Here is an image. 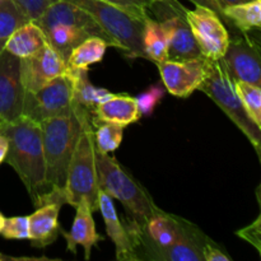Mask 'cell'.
Returning <instances> with one entry per match:
<instances>
[{"label":"cell","mask_w":261,"mask_h":261,"mask_svg":"<svg viewBox=\"0 0 261 261\" xmlns=\"http://www.w3.org/2000/svg\"><path fill=\"white\" fill-rule=\"evenodd\" d=\"M191 3H194L195 5H203V7H206V8H211V9H213L214 12L217 13V14L221 17V19L223 20L224 24L227 25V22H226V18H224V14H223V9H222L221 7L218 5V3L216 2V0H190Z\"/></svg>","instance_id":"34"},{"label":"cell","mask_w":261,"mask_h":261,"mask_svg":"<svg viewBox=\"0 0 261 261\" xmlns=\"http://www.w3.org/2000/svg\"><path fill=\"white\" fill-rule=\"evenodd\" d=\"M237 94L252 121L261 127V88L244 81H233Z\"/></svg>","instance_id":"26"},{"label":"cell","mask_w":261,"mask_h":261,"mask_svg":"<svg viewBox=\"0 0 261 261\" xmlns=\"http://www.w3.org/2000/svg\"><path fill=\"white\" fill-rule=\"evenodd\" d=\"M222 59L233 81H244L261 87L260 47L249 33L241 32V35L229 38Z\"/></svg>","instance_id":"10"},{"label":"cell","mask_w":261,"mask_h":261,"mask_svg":"<svg viewBox=\"0 0 261 261\" xmlns=\"http://www.w3.org/2000/svg\"><path fill=\"white\" fill-rule=\"evenodd\" d=\"M218 3L219 7L222 9H224L226 7H229V5H234V4H240V3H246V2H251V0H216Z\"/></svg>","instance_id":"36"},{"label":"cell","mask_w":261,"mask_h":261,"mask_svg":"<svg viewBox=\"0 0 261 261\" xmlns=\"http://www.w3.org/2000/svg\"><path fill=\"white\" fill-rule=\"evenodd\" d=\"M24 88L20 78V59L7 50L0 53V122L22 116Z\"/></svg>","instance_id":"11"},{"label":"cell","mask_w":261,"mask_h":261,"mask_svg":"<svg viewBox=\"0 0 261 261\" xmlns=\"http://www.w3.org/2000/svg\"><path fill=\"white\" fill-rule=\"evenodd\" d=\"M227 25H233L240 32L259 31L261 27V0L240 3L223 9Z\"/></svg>","instance_id":"23"},{"label":"cell","mask_w":261,"mask_h":261,"mask_svg":"<svg viewBox=\"0 0 261 261\" xmlns=\"http://www.w3.org/2000/svg\"><path fill=\"white\" fill-rule=\"evenodd\" d=\"M186 12L188 9L177 0H152L148 7L149 15H154L167 35V60H189L203 56L186 19Z\"/></svg>","instance_id":"7"},{"label":"cell","mask_w":261,"mask_h":261,"mask_svg":"<svg viewBox=\"0 0 261 261\" xmlns=\"http://www.w3.org/2000/svg\"><path fill=\"white\" fill-rule=\"evenodd\" d=\"M166 88L160 83L152 84L145 92L135 97L138 109H139L142 116H149L154 112L155 107L158 106L162 98L165 97Z\"/></svg>","instance_id":"28"},{"label":"cell","mask_w":261,"mask_h":261,"mask_svg":"<svg viewBox=\"0 0 261 261\" xmlns=\"http://www.w3.org/2000/svg\"><path fill=\"white\" fill-rule=\"evenodd\" d=\"M143 50L145 59H149L154 64L168 59V41L165 28L150 15L143 22Z\"/></svg>","instance_id":"21"},{"label":"cell","mask_w":261,"mask_h":261,"mask_svg":"<svg viewBox=\"0 0 261 261\" xmlns=\"http://www.w3.org/2000/svg\"><path fill=\"white\" fill-rule=\"evenodd\" d=\"M103 2L122 8L126 12L134 14L135 17L144 20L149 15L148 7L152 3V0H103Z\"/></svg>","instance_id":"31"},{"label":"cell","mask_w":261,"mask_h":261,"mask_svg":"<svg viewBox=\"0 0 261 261\" xmlns=\"http://www.w3.org/2000/svg\"><path fill=\"white\" fill-rule=\"evenodd\" d=\"M92 126L93 130L94 148L102 153L115 152L121 145L124 127L111 122L99 121L92 115Z\"/></svg>","instance_id":"25"},{"label":"cell","mask_w":261,"mask_h":261,"mask_svg":"<svg viewBox=\"0 0 261 261\" xmlns=\"http://www.w3.org/2000/svg\"><path fill=\"white\" fill-rule=\"evenodd\" d=\"M79 109L82 117V132L69 163L64 198L65 204L74 208L78 205L79 201L84 200L93 213L98 211L99 188L94 158L92 112L81 105Z\"/></svg>","instance_id":"3"},{"label":"cell","mask_w":261,"mask_h":261,"mask_svg":"<svg viewBox=\"0 0 261 261\" xmlns=\"http://www.w3.org/2000/svg\"><path fill=\"white\" fill-rule=\"evenodd\" d=\"M18 5L28 20H36L56 0H13Z\"/></svg>","instance_id":"30"},{"label":"cell","mask_w":261,"mask_h":261,"mask_svg":"<svg viewBox=\"0 0 261 261\" xmlns=\"http://www.w3.org/2000/svg\"><path fill=\"white\" fill-rule=\"evenodd\" d=\"M203 256L204 261H231L232 259L223 251L221 250V247L217 244H214L213 241L209 242L203 250Z\"/></svg>","instance_id":"33"},{"label":"cell","mask_w":261,"mask_h":261,"mask_svg":"<svg viewBox=\"0 0 261 261\" xmlns=\"http://www.w3.org/2000/svg\"><path fill=\"white\" fill-rule=\"evenodd\" d=\"M5 41H7V38H0V53H2V51L4 50Z\"/></svg>","instance_id":"39"},{"label":"cell","mask_w":261,"mask_h":261,"mask_svg":"<svg viewBox=\"0 0 261 261\" xmlns=\"http://www.w3.org/2000/svg\"><path fill=\"white\" fill-rule=\"evenodd\" d=\"M94 158L99 190L119 200L133 221L144 224L158 209L149 193L109 153L94 148Z\"/></svg>","instance_id":"4"},{"label":"cell","mask_w":261,"mask_h":261,"mask_svg":"<svg viewBox=\"0 0 261 261\" xmlns=\"http://www.w3.org/2000/svg\"><path fill=\"white\" fill-rule=\"evenodd\" d=\"M36 23L42 31L56 24V23L75 25V27L86 31L91 37H99L106 41L109 46L116 47V43L114 42V40L105 32L103 28L93 19V17L88 12L76 7L73 3L66 2V0H56V2H54L42 13V15L36 20Z\"/></svg>","instance_id":"14"},{"label":"cell","mask_w":261,"mask_h":261,"mask_svg":"<svg viewBox=\"0 0 261 261\" xmlns=\"http://www.w3.org/2000/svg\"><path fill=\"white\" fill-rule=\"evenodd\" d=\"M92 115L99 121L111 122L122 127L135 124L142 117L135 97L129 94H114L110 99L97 105L92 110Z\"/></svg>","instance_id":"18"},{"label":"cell","mask_w":261,"mask_h":261,"mask_svg":"<svg viewBox=\"0 0 261 261\" xmlns=\"http://www.w3.org/2000/svg\"><path fill=\"white\" fill-rule=\"evenodd\" d=\"M61 204L47 203L37 206L35 213L28 216L30 224V241L33 247L43 249L54 244L61 234V226L59 222Z\"/></svg>","instance_id":"17"},{"label":"cell","mask_w":261,"mask_h":261,"mask_svg":"<svg viewBox=\"0 0 261 261\" xmlns=\"http://www.w3.org/2000/svg\"><path fill=\"white\" fill-rule=\"evenodd\" d=\"M0 234L7 240H28L30 239L28 217L5 218L4 227H3Z\"/></svg>","instance_id":"29"},{"label":"cell","mask_w":261,"mask_h":261,"mask_svg":"<svg viewBox=\"0 0 261 261\" xmlns=\"http://www.w3.org/2000/svg\"><path fill=\"white\" fill-rule=\"evenodd\" d=\"M8 153V139L0 133V165L5 161Z\"/></svg>","instance_id":"35"},{"label":"cell","mask_w":261,"mask_h":261,"mask_svg":"<svg viewBox=\"0 0 261 261\" xmlns=\"http://www.w3.org/2000/svg\"><path fill=\"white\" fill-rule=\"evenodd\" d=\"M74 109L73 78L68 73L58 76L36 92H24L22 115L42 122L68 115Z\"/></svg>","instance_id":"8"},{"label":"cell","mask_w":261,"mask_h":261,"mask_svg":"<svg viewBox=\"0 0 261 261\" xmlns=\"http://www.w3.org/2000/svg\"><path fill=\"white\" fill-rule=\"evenodd\" d=\"M76 213L74 217L73 226L70 232L61 229V234L66 241V250L71 254H76V247L82 246L84 249V259H91V252L93 247L98 246V242L103 241V236L97 233L94 219L92 217V211L84 200L79 201L75 206Z\"/></svg>","instance_id":"16"},{"label":"cell","mask_w":261,"mask_h":261,"mask_svg":"<svg viewBox=\"0 0 261 261\" xmlns=\"http://www.w3.org/2000/svg\"><path fill=\"white\" fill-rule=\"evenodd\" d=\"M42 133L46 184L48 191L64 194L69 163L82 132L79 105L74 102L70 114L51 117L40 122Z\"/></svg>","instance_id":"2"},{"label":"cell","mask_w":261,"mask_h":261,"mask_svg":"<svg viewBox=\"0 0 261 261\" xmlns=\"http://www.w3.org/2000/svg\"><path fill=\"white\" fill-rule=\"evenodd\" d=\"M109 43L99 37H88L73 48L66 59L69 70L88 69L92 64L101 63L105 58Z\"/></svg>","instance_id":"24"},{"label":"cell","mask_w":261,"mask_h":261,"mask_svg":"<svg viewBox=\"0 0 261 261\" xmlns=\"http://www.w3.org/2000/svg\"><path fill=\"white\" fill-rule=\"evenodd\" d=\"M98 211L103 218L107 234L116 249V259L119 261H138L126 223L120 219L115 208L114 199L101 190L98 194Z\"/></svg>","instance_id":"15"},{"label":"cell","mask_w":261,"mask_h":261,"mask_svg":"<svg viewBox=\"0 0 261 261\" xmlns=\"http://www.w3.org/2000/svg\"><path fill=\"white\" fill-rule=\"evenodd\" d=\"M47 43L45 33L33 20H28L13 31L5 41L4 48L19 59L38 53Z\"/></svg>","instance_id":"19"},{"label":"cell","mask_w":261,"mask_h":261,"mask_svg":"<svg viewBox=\"0 0 261 261\" xmlns=\"http://www.w3.org/2000/svg\"><path fill=\"white\" fill-rule=\"evenodd\" d=\"M198 89L218 105L228 119L244 133L260 157L261 127L247 115L223 59H205V73Z\"/></svg>","instance_id":"5"},{"label":"cell","mask_w":261,"mask_h":261,"mask_svg":"<svg viewBox=\"0 0 261 261\" xmlns=\"http://www.w3.org/2000/svg\"><path fill=\"white\" fill-rule=\"evenodd\" d=\"M82 8L93 17L105 32L114 40L116 48L125 51L132 59L144 58L143 22L122 8L103 0H66Z\"/></svg>","instance_id":"6"},{"label":"cell","mask_w":261,"mask_h":261,"mask_svg":"<svg viewBox=\"0 0 261 261\" xmlns=\"http://www.w3.org/2000/svg\"><path fill=\"white\" fill-rule=\"evenodd\" d=\"M68 73L66 61L46 43L38 53L20 59V78L24 92H36L58 76Z\"/></svg>","instance_id":"12"},{"label":"cell","mask_w":261,"mask_h":261,"mask_svg":"<svg viewBox=\"0 0 261 261\" xmlns=\"http://www.w3.org/2000/svg\"><path fill=\"white\" fill-rule=\"evenodd\" d=\"M157 66L166 91L178 98H188L203 82L205 58L201 56L189 60H165L158 63Z\"/></svg>","instance_id":"13"},{"label":"cell","mask_w":261,"mask_h":261,"mask_svg":"<svg viewBox=\"0 0 261 261\" xmlns=\"http://www.w3.org/2000/svg\"><path fill=\"white\" fill-rule=\"evenodd\" d=\"M25 22L27 17L13 0H0V38H7Z\"/></svg>","instance_id":"27"},{"label":"cell","mask_w":261,"mask_h":261,"mask_svg":"<svg viewBox=\"0 0 261 261\" xmlns=\"http://www.w3.org/2000/svg\"><path fill=\"white\" fill-rule=\"evenodd\" d=\"M186 19L201 55L205 59L223 58L231 37L221 17L211 8L195 5V9H188Z\"/></svg>","instance_id":"9"},{"label":"cell","mask_w":261,"mask_h":261,"mask_svg":"<svg viewBox=\"0 0 261 261\" xmlns=\"http://www.w3.org/2000/svg\"><path fill=\"white\" fill-rule=\"evenodd\" d=\"M4 260H14V261H17V260H20V257L7 256V255H4V254H2V252H0V261H4Z\"/></svg>","instance_id":"37"},{"label":"cell","mask_w":261,"mask_h":261,"mask_svg":"<svg viewBox=\"0 0 261 261\" xmlns=\"http://www.w3.org/2000/svg\"><path fill=\"white\" fill-rule=\"evenodd\" d=\"M0 133L8 139L5 162L19 176L35 205L48 193L40 122L22 115L13 121L0 122Z\"/></svg>","instance_id":"1"},{"label":"cell","mask_w":261,"mask_h":261,"mask_svg":"<svg viewBox=\"0 0 261 261\" xmlns=\"http://www.w3.org/2000/svg\"><path fill=\"white\" fill-rule=\"evenodd\" d=\"M4 222H5V217L0 213V232H2L3 227H4Z\"/></svg>","instance_id":"38"},{"label":"cell","mask_w":261,"mask_h":261,"mask_svg":"<svg viewBox=\"0 0 261 261\" xmlns=\"http://www.w3.org/2000/svg\"><path fill=\"white\" fill-rule=\"evenodd\" d=\"M69 73L71 74V78H73L74 102L83 106L84 109L89 110L91 112L97 105L107 101L114 96V93L107 89L96 87L91 83L88 78V69L69 70Z\"/></svg>","instance_id":"20"},{"label":"cell","mask_w":261,"mask_h":261,"mask_svg":"<svg viewBox=\"0 0 261 261\" xmlns=\"http://www.w3.org/2000/svg\"><path fill=\"white\" fill-rule=\"evenodd\" d=\"M260 217H257L256 221L254 223H251L250 226L245 227V228L239 229L236 232L237 236L241 237L242 240L247 241L249 244H251L257 251L261 250V236H260Z\"/></svg>","instance_id":"32"},{"label":"cell","mask_w":261,"mask_h":261,"mask_svg":"<svg viewBox=\"0 0 261 261\" xmlns=\"http://www.w3.org/2000/svg\"><path fill=\"white\" fill-rule=\"evenodd\" d=\"M42 32L45 33V37L47 40L48 45L54 50L58 51L65 59V61L70 51L75 46H78L86 38L91 37L82 28L71 24H65V23H56V24L43 30Z\"/></svg>","instance_id":"22"}]
</instances>
